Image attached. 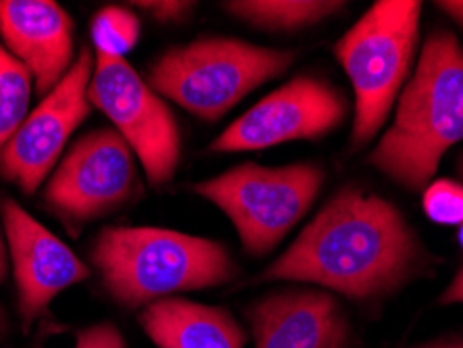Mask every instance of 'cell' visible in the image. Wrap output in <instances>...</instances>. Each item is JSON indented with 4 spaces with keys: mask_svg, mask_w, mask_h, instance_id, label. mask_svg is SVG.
Masks as SVG:
<instances>
[{
    "mask_svg": "<svg viewBox=\"0 0 463 348\" xmlns=\"http://www.w3.org/2000/svg\"><path fill=\"white\" fill-rule=\"evenodd\" d=\"M426 265L418 234L392 202L346 186L255 282L311 284L332 295L373 300L403 288Z\"/></svg>",
    "mask_w": 463,
    "mask_h": 348,
    "instance_id": "6da1fadb",
    "label": "cell"
},
{
    "mask_svg": "<svg viewBox=\"0 0 463 348\" xmlns=\"http://www.w3.org/2000/svg\"><path fill=\"white\" fill-rule=\"evenodd\" d=\"M463 142V44L453 32L426 38L399 94L392 126L367 163L411 193L426 190L449 148Z\"/></svg>",
    "mask_w": 463,
    "mask_h": 348,
    "instance_id": "7a4b0ae2",
    "label": "cell"
},
{
    "mask_svg": "<svg viewBox=\"0 0 463 348\" xmlns=\"http://www.w3.org/2000/svg\"><path fill=\"white\" fill-rule=\"evenodd\" d=\"M90 261L107 295L132 311L184 292L217 288L238 276L222 242L151 225L103 228Z\"/></svg>",
    "mask_w": 463,
    "mask_h": 348,
    "instance_id": "3957f363",
    "label": "cell"
},
{
    "mask_svg": "<svg viewBox=\"0 0 463 348\" xmlns=\"http://www.w3.org/2000/svg\"><path fill=\"white\" fill-rule=\"evenodd\" d=\"M292 63V51L265 49L241 38H199L163 52L151 65L146 84L161 99L213 124Z\"/></svg>",
    "mask_w": 463,
    "mask_h": 348,
    "instance_id": "277c9868",
    "label": "cell"
},
{
    "mask_svg": "<svg viewBox=\"0 0 463 348\" xmlns=\"http://www.w3.org/2000/svg\"><path fill=\"white\" fill-rule=\"evenodd\" d=\"M421 3L383 0L338 40L335 54L355 90L351 140L367 145L391 113L413 65Z\"/></svg>",
    "mask_w": 463,
    "mask_h": 348,
    "instance_id": "5b68a950",
    "label": "cell"
},
{
    "mask_svg": "<svg viewBox=\"0 0 463 348\" xmlns=\"http://www.w3.org/2000/svg\"><path fill=\"white\" fill-rule=\"evenodd\" d=\"M324 180V169L316 163H242L194 183V193L228 215L249 255L265 257L307 215Z\"/></svg>",
    "mask_w": 463,
    "mask_h": 348,
    "instance_id": "8992f818",
    "label": "cell"
},
{
    "mask_svg": "<svg viewBox=\"0 0 463 348\" xmlns=\"http://www.w3.org/2000/svg\"><path fill=\"white\" fill-rule=\"evenodd\" d=\"M138 194V159L113 127L81 136L43 188L46 209L73 231L115 213Z\"/></svg>",
    "mask_w": 463,
    "mask_h": 348,
    "instance_id": "52a82bcc",
    "label": "cell"
},
{
    "mask_svg": "<svg viewBox=\"0 0 463 348\" xmlns=\"http://www.w3.org/2000/svg\"><path fill=\"white\" fill-rule=\"evenodd\" d=\"M88 99L128 142L153 186L174 180L182 155L178 121L126 59L94 54Z\"/></svg>",
    "mask_w": 463,
    "mask_h": 348,
    "instance_id": "ba28073f",
    "label": "cell"
},
{
    "mask_svg": "<svg viewBox=\"0 0 463 348\" xmlns=\"http://www.w3.org/2000/svg\"><path fill=\"white\" fill-rule=\"evenodd\" d=\"M94 71V52L81 46L76 63L59 86L30 111L24 126L0 153V177L32 196L57 167L73 132L90 115L88 86Z\"/></svg>",
    "mask_w": 463,
    "mask_h": 348,
    "instance_id": "9c48e42d",
    "label": "cell"
},
{
    "mask_svg": "<svg viewBox=\"0 0 463 348\" xmlns=\"http://www.w3.org/2000/svg\"><path fill=\"white\" fill-rule=\"evenodd\" d=\"M346 118L343 92L317 75H297L269 92L211 142V153L263 150L286 142L317 140Z\"/></svg>",
    "mask_w": 463,
    "mask_h": 348,
    "instance_id": "30bf717a",
    "label": "cell"
},
{
    "mask_svg": "<svg viewBox=\"0 0 463 348\" xmlns=\"http://www.w3.org/2000/svg\"><path fill=\"white\" fill-rule=\"evenodd\" d=\"M0 215L15 277L17 313L27 332L61 292L84 282L92 271L19 202L5 199Z\"/></svg>",
    "mask_w": 463,
    "mask_h": 348,
    "instance_id": "8fae6325",
    "label": "cell"
},
{
    "mask_svg": "<svg viewBox=\"0 0 463 348\" xmlns=\"http://www.w3.org/2000/svg\"><path fill=\"white\" fill-rule=\"evenodd\" d=\"M255 348H351L353 332L336 295L322 288H282L244 311Z\"/></svg>",
    "mask_w": 463,
    "mask_h": 348,
    "instance_id": "7c38bea8",
    "label": "cell"
},
{
    "mask_svg": "<svg viewBox=\"0 0 463 348\" xmlns=\"http://www.w3.org/2000/svg\"><path fill=\"white\" fill-rule=\"evenodd\" d=\"M3 46L30 71L33 90L51 94L73 59V19L52 0H0Z\"/></svg>",
    "mask_w": 463,
    "mask_h": 348,
    "instance_id": "4fadbf2b",
    "label": "cell"
},
{
    "mask_svg": "<svg viewBox=\"0 0 463 348\" xmlns=\"http://www.w3.org/2000/svg\"><path fill=\"white\" fill-rule=\"evenodd\" d=\"M138 322L156 348H244L249 340L228 309L180 296L145 306Z\"/></svg>",
    "mask_w": 463,
    "mask_h": 348,
    "instance_id": "5bb4252c",
    "label": "cell"
},
{
    "mask_svg": "<svg viewBox=\"0 0 463 348\" xmlns=\"http://www.w3.org/2000/svg\"><path fill=\"white\" fill-rule=\"evenodd\" d=\"M332 0H234L223 3L230 15L269 32H295L316 25L343 9Z\"/></svg>",
    "mask_w": 463,
    "mask_h": 348,
    "instance_id": "9a60e30c",
    "label": "cell"
},
{
    "mask_svg": "<svg viewBox=\"0 0 463 348\" xmlns=\"http://www.w3.org/2000/svg\"><path fill=\"white\" fill-rule=\"evenodd\" d=\"M32 90L30 71L0 44V153L30 115Z\"/></svg>",
    "mask_w": 463,
    "mask_h": 348,
    "instance_id": "2e32d148",
    "label": "cell"
},
{
    "mask_svg": "<svg viewBox=\"0 0 463 348\" xmlns=\"http://www.w3.org/2000/svg\"><path fill=\"white\" fill-rule=\"evenodd\" d=\"M90 36L97 54L124 59L138 44L140 19L126 6H105L92 19Z\"/></svg>",
    "mask_w": 463,
    "mask_h": 348,
    "instance_id": "e0dca14e",
    "label": "cell"
},
{
    "mask_svg": "<svg viewBox=\"0 0 463 348\" xmlns=\"http://www.w3.org/2000/svg\"><path fill=\"white\" fill-rule=\"evenodd\" d=\"M424 213L439 225L463 223V183L455 180H437L424 190Z\"/></svg>",
    "mask_w": 463,
    "mask_h": 348,
    "instance_id": "ac0fdd59",
    "label": "cell"
},
{
    "mask_svg": "<svg viewBox=\"0 0 463 348\" xmlns=\"http://www.w3.org/2000/svg\"><path fill=\"white\" fill-rule=\"evenodd\" d=\"M73 348H128V344L118 325L100 322L80 330Z\"/></svg>",
    "mask_w": 463,
    "mask_h": 348,
    "instance_id": "d6986e66",
    "label": "cell"
},
{
    "mask_svg": "<svg viewBox=\"0 0 463 348\" xmlns=\"http://www.w3.org/2000/svg\"><path fill=\"white\" fill-rule=\"evenodd\" d=\"M132 6H138V9L148 13L155 22L169 25L184 22L196 5L182 3V0H138V3H132Z\"/></svg>",
    "mask_w": 463,
    "mask_h": 348,
    "instance_id": "ffe728a7",
    "label": "cell"
},
{
    "mask_svg": "<svg viewBox=\"0 0 463 348\" xmlns=\"http://www.w3.org/2000/svg\"><path fill=\"white\" fill-rule=\"evenodd\" d=\"M439 305H463V265L439 298Z\"/></svg>",
    "mask_w": 463,
    "mask_h": 348,
    "instance_id": "44dd1931",
    "label": "cell"
},
{
    "mask_svg": "<svg viewBox=\"0 0 463 348\" xmlns=\"http://www.w3.org/2000/svg\"><path fill=\"white\" fill-rule=\"evenodd\" d=\"M439 9L442 13H447L449 17L453 19L455 24H458L461 27L463 32V0L459 3V0H449V3H437Z\"/></svg>",
    "mask_w": 463,
    "mask_h": 348,
    "instance_id": "7402d4cb",
    "label": "cell"
},
{
    "mask_svg": "<svg viewBox=\"0 0 463 348\" xmlns=\"http://www.w3.org/2000/svg\"><path fill=\"white\" fill-rule=\"evenodd\" d=\"M6 261H9V250H6L3 223H0V284L5 282V276H6Z\"/></svg>",
    "mask_w": 463,
    "mask_h": 348,
    "instance_id": "603a6c76",
    "label": "cell"
},
{
    "mask_svg": "<svg viewBox=\"0 0 463 348\" xmlns=\"http://www.w3.org/2000/svg\"><path fill=\"white\" fill-rule=\"evenodd\" d=\"M418 348H463V338H451V340H439V343H428Z\"/></svg>",
    "mask_w": 463,
    "mask_h": 348,
    "instance_id": "cb8c5ba5",
    "label": "cell"
},
{
    "mask_svg": "<svg viewBox=\"0 0 463 348\" xmlns=\"http://www.w3.org/2000/svg\"><path fill=\"white\" fill-rule=\"evenodd\" d=\"M458 174L463 177V153L459 155V159H458Z\"/></svg>",
    "mask_w": 463,
    "mask_h": 348,
    "instance_id": "d4e9b609",
    "label": "cell"
},
{
    "mask_svg": "<svg viewBox=\"0 0 463 348\" xmlns=\"http://www.w3.org/2000/svg\"><path fill=\"white\" fill-rule=\"evenodd\" d=\"M458 238H459V244H461V249H463V223L459 225V231H458Z\"/></svg>",
    "mask_w": 463,
    "mask_h": 348,
    "instance_id": "484cf974",
    "label": "cell"
},
{
    "mask_svg": "<svg viewBox=\"0 0 463 348\" xmlns=\"http://www.w3.org/2000/svg\"><path fill=\"white\" fill-rule=\"evenodd\" d=\"M0 330H3V311H0Z\"/></svg>",
    "mask_w": 463,
    "mask_h": 348,
    "instance_id": "4316f807",
    "label": "cell"
}]
</instances>
